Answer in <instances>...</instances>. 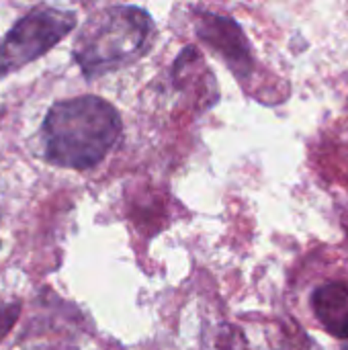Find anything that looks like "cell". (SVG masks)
<instances>
[{
  "instance_id": "cell-6",
  "label": "cell",
  "mask_w": 348,
  "mask_h": 350,
  "mask_svg": "<svg viewBox=\"0 0 348 350\" xmlns=\"http://www.w3.org/2000/svg\"><path fill=\"white\" fill-rule=\"evenodd\" d=\"M2 113H4V109H2V107H0V115H2Z\"/></svg>"
},
{
  "instance_id": "cell-4",
  "label": "cell",
  "mask_w": 348,
  "mask_h": 350,
  "mask_svg": "<svg viewBox=\"0 0 348 350\" xmlns=\"http://www.w3.org/2000/svg\"><path fill=\"white\" fill-rule=\"evenodd\" d=\"M197 35L213 47L228 64L230 68H240L248 64V47L244 41V35L236 27L234 21L211 14V12H201L197 18Z\"/></svg>"
},
{
  "instance_id": "cell-2",
  "label": "cell",
  "mask_w": 348,
  "mask_h": 350,
  "mask_svg": "<svg viewBox=\"0 0 348 350\" xmlns=\"http://www.w3.org/2000/svg\"><path fill=\"white\" fill-rule=\"evenodd\" d=\"M148 10L119 4L94 12L74 39L72 55L86 78L105 76L142 59L154 43Z\"/></svg>"
},
{
  "instance_id": "cell-7",
  "label": "cell",
  "mask_w": 348,
  "mask_h": 350,
  "mask_svg": "<svg viewBox=\"0 0 348 350\" xmlns=\"http://www.w3.org/2000/svg\"><path fill=\"white\" fill-rule=\"evenodd\" d=\"M0 76H2V74H0Z\"/></svg>"
},
{
  "instance_id": "cell-5",
  "label": "cell",
  "mask_w": 348,
  "mask_h": 350,
  "mask_svg": "<svg viewBox=\"0 0 348 350\" xmlns=\"http://www.w3.org/2000/svg\"><path fill=\"white\" fill-rule=\"evenodd\" d=\"M312 310L318 322L334 338H348V285L326 283L312 293Z\"/></svg>"
},
{
  "instance_id": "cell-3",
  "label": "cell",
  "mask_w": 348,
  "mask_h": 350,
  "mask_svg": "<svg viewBox=\"0 0 348 350\" xmlns=\"http://www.w3.org/2000/svg\"><path fill=\"white\" fill-rule=\"evenodd\" d=\"M76 29V14L51 6H37L27 12L0 41V68L10 74L55 47Z\"/></svg>"
},
{
  "instance_id": "cell-1",
  "label": "cell",
  "mask_w": 348,
  "mask_h": 350,
  "mask_svg": "<svg viewBox=\"0 0 348 350\" xmlns=\"http://www.w3.org/2000/svg\"><path fill=\"white\" fill-rule=\"evenodd\" d=\"M123 131L119 111L105 98L86 94L57 100L41 125L45 160L72 170L101 164Z\"/></svg>"
}]
</instances>
